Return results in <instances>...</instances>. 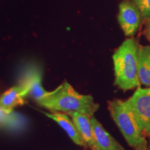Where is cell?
Masks as SVG:
<instances>
[{"label":"cell","mask_w":150,"mask_h":150,"mask_svg":"<svg viewBox=\"0 0 150 150\" xmlns=\"http://www.w3.org/2000/svg\"><path fill=\"white\" fill-rule=\"evenodd\" d=\"M36 102L52 112H78L91 117L99 107L91 95L79 93L67 81Z\"/></svg>","instance_id":"1"},{"label":"cell","mask_w":150,"mask_h":150,"mask_svg":"<svg viewBox=\"0 0 150 150\" xmlns=\"http://www.w3.org/2000/svg\"><path fill=\"white\" fill-rule=\"evenodd\" d=\"M140 47L134 38L124 41L112 55L115 85L124 91L139 87L138 52Z\"/></svg>","instance_id":"2"},{"label":"cell","mask_w":150,"mask_h":150,"mask_svg":"<svg viewBox=\"0 0 150 150\" xmlns=\"http://www.w3.org/2000/svg\"><path fill=\"white\" fill-rule=\"evenodd\" d=\"M108 108L128 145L134 150H148V140L143 134L127 101L120 99L108 102Z\"/></svg>","instance_id":"3"},{"label":"cell","mask_w":150,"mask_h":150,"mask_svg":"<svg viewBox=\"0 0 150 150\" xmlns=\"http://www.w3.org/2000/svg\"><path fill=\"white\" fill-rule=\"evenodd\" d=\"M127 101L134 112L143 134L150 138V87L142 88L139 86Z\"/></svg>","instance_id":"4"},{"label":"cell","mask_w":150,"mask_h":150,"mask_svg":"<svg viewBox=\"0 0 150 150\" xmlns=\"http://www.w3.org/2000/svg\"><path fill=\"white\" fill-rule=\"evenodd\" d=\"M42 70L38 67L32 65L26 69L18 85L24 97L30 95L38 101L47 95L49 92L42 86Z\"/></svg>","instance_id":"5"},{"label":"cell","mask_w":150,"mask_h":150,"mask_svg":"<svg viewBox=\"0 0 150 150\" xmlns=\"http://www.w3.org/2000/svg\"><path fill=\"white\" fill-rule=\"evenodd\" d=\"M117 19L125 35L131 37L137 32L140 27L141 15L134 3L125 0L120 4Z\"/></svg>","instance_id":"6"},{"label":"cell","mask_w":150,"mask_h":150,"mask_svg":"<svg viewBox=\"0 0 150 150\" xmlns=\"http://www.w3.org/2000/svg\"><path fill=\"white\" fill-rule=\"evenodd\" d=\"M67 114L72 117L73 122L77 128L84 142L88 145V147L91 150H97L91 116L78 112H69Z\"/></svg>","instance_id":"7"},{"label":"cell","mask_w":150,"mask_h":150,"mask_svg":"<svg viewBox=\"0 0 150 150\" xmlns=\"http://www.w3.org/2000/svg\"><path fill=\"white\" fill-rule=\"evenodd\" d=\"M97 150H126L94 116L91 118Z\"/></svg>","instance_id":"8"},{"label":"cell","mask_w":150,"mask_h":150,"mask_svg":"<svg viewBox=\"0 0 150 150\" xmlns=\"http://www.w3.org/2000/svg\"><path fill=\"white\" fill-rule=\"evenodd\" d=\"M42 112L47 117H50V119L53 120L54 121L57 122L58 125L67 133L71 140L76 145L85 148L88 147V145H86L82 137L81 136L74 123L73 122L72 120H71L70 117L66 113H63L62 112H52V113H50V112L42 111Z\"/></svg>","instance_id":"9"},{"label":"cell","mask_w":150,"mask_h":150,"mask_svg":"<svg viewBox=\"0 0 150 150\" xmlns=\"http://www.w3.org/2000/svg\"><path fill=\"white\" fill-rule=\"evenodd\" d=\"M24 97L18 86L11 88L4 92L0 97V107L8 112L13 111L16 106H22L25 104Z\"/></svg>","instance_id":"10"},{"label":"cell","mask_w":150,"mask_h":150,"mask_svg":"<svg viewBox=\"0 0 150 150\" xmlns=\"http://www.w3.org/2000/svg\"><path fill=\"white\" fill-rule=\"evenodd\" d=\"M138 73L140 85L150 87V45L139 49Z\"/></svg>","instance_id":"11"},{"label":"cell","mask_w":150,"mask_h":150,"mask_svg":"<svg viewBox=\"0 0 150 150\" xmlns=\"http://www.w3.org/2000/svg\"><path fill=\"white\" fill-rule=\"evenodd\" d=\"M132 1L139 10L141 17L150 18V0H132Z\"/></svg>","instance_id":"12"},{"label":"cell","mask_w":150,"mask_h":150,"mask_svg":"<svg viewBox=\"0 0 150 150\" xmlns=\"http://www.w3.org/2000/svg\"><path fill=\"white\" fill-rule=\"evenodd\" d=\"M12 112H8L0 107V127H7L11 120Z\"/></svg>","instance_id":"13"},{"label":"cell","mask_w":150,"mask_h":150,"mask_svg":"<svg viewBox=\"0 0 150 150\" xmlns=\"http://www.w3.org/2000/svg\"><path fill=\"white\" fill-rule=\"evenodd\" d=\"M144 34H145V37L147 38V40L150 42V18H149V20H148L147 24L145 26Z\"/></svg>","instance_id":"14"},{"label":"cell","mask_w":150,"mask_h":150,"mask_svg":"<svg viewBox=\"0 0 150 150\" xmlns=\"http://www.w3.org/2000/svg\"><path fill=\"white\" fill-rule=\"evenodd\" d=\"M148 150H150V138L148 140Z\"/></svg>","instance_id":"15"},{"label":"cell","mask_w":150,"mask_h":150,"mask_svg":"<svg viewBox=\"0 0 150 150\" xmlns=\"http://www.w3.org/2000/svg\"><path fill=\"white\" fill-rule=\"evenodd\" d=\"M84 150H87V149H84Z\"/></svg>","instance_id":"16"}]
</instances>
